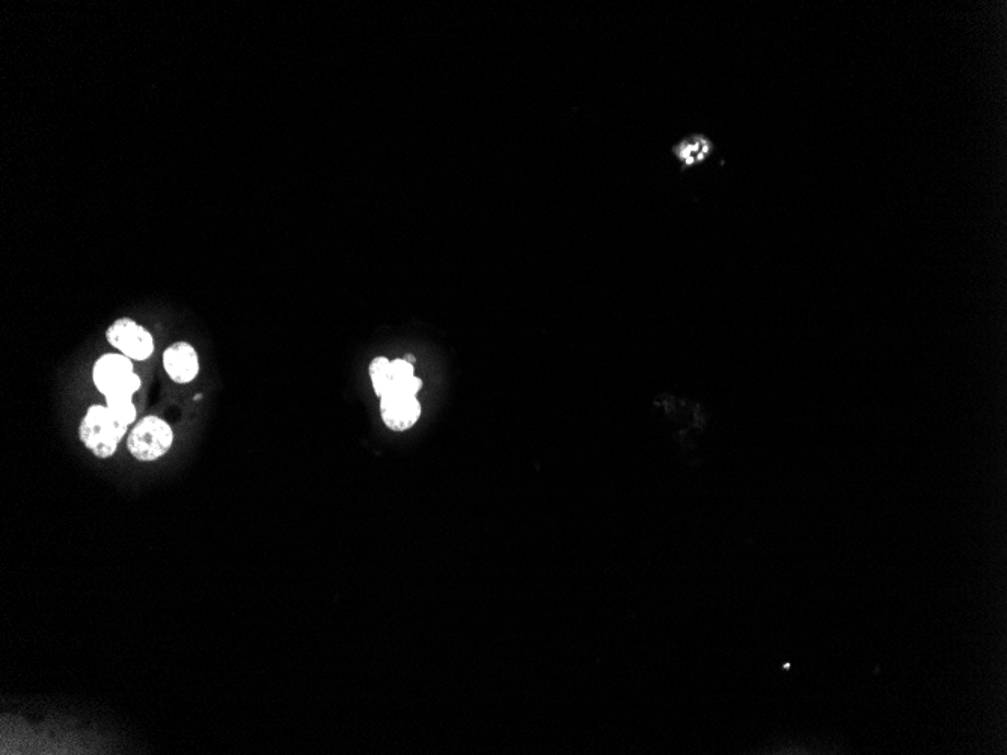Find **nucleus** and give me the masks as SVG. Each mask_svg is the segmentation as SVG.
Listing matches in <instances>:
<instances>
[{
  "label": "nucleus",
  "instance_id": "obj_9",
  "mask_svg": "<svg viewBox=\"0 0 1007 755\" xmlns=\"http://www.w3.org/2000/svg\"><path fill=\"white\" fill-rule=\"evenodd\" d=\"M403 361L408 362V364L414 365L415 364V356L414 355H405V358H403Z\"/></svg>",
  "mask_w": 1007,
  "mask_h": 755
},
{
  "label": "nucleus",
  "instance_id": "obj_8",
  "mask_svg": "<svg viewBox=\"0 0 1007 755\" xmlns=\"http://www.w3.org/2000/svg\"><path fill=\"white\" fill-rule=\"evenodd\" d=\"M674 156L682 163L683 168L689 169L706 162L714 153V142L704 135H691L682 139L673 148Z\"/></svg>",
  "mask_w": 1007,
  "mask_h": 755
},
{
  "label": "nucleus",
  "instance_id": "obj_1",
  "mask_svg": "<svg viewBox=\"0 0 1007 755\" xmlns=\"http://www.w3.org/2000/svg\"><path fill=\"white\" fill-rule=\"evenodd\" d=\"M129 425L124 424L108 406L92 404L80 422V441L98 459L114 456Z\"/></svg>",
  "mask_w": 1007,
  "mask_h": 755
},
{
  "label": "nucleus",
  "instance_id": "obj_7",
  "mask_svg": "<svg viewBox=\"0 0 1007 755\" xmlns=\"http://www.w3.org/2000/svg\"><path fill=\"white\" fill-rule=\"evenodd\" d=\"M163 367L172 382L186 385L199 374L198 353L186 341H178L163 353Z\"/></svg>",
  "mask_w": 1007,
  "mask_h": 755
},
{
  "label": "nucleus",
  "instance_id": "obj_2",
  "mask_svg": "<svg viewBox=\"0 0 1007 755\" xmlns=\"http://www.w3.org/2000/svg\"><path fill=\"white\" fill-rule=\"evenodd\" d=\"M174 444V431L165 419L145 416L130 431L127 448L139 462H154L165 456Z\"/></svg>",
  "mask_w": 1007,
  "mask_h": 755
},
{
  "label": "nucleus",
  "instance_id": "obj_6",
  "mask_svg": "<svg viewBox=\"0 0 1007 755\" xmlns=\"http://www.w3.org/2000/svg\"><path fill=\"white\" fill-rule=\"evenodd\" d=\"M383 422L394 431L409 430L420 419V401L415 395L389 394L380 403Z\"/></svg>",
  "mask_w": 1007,
  "mask_h": 755
},
{
  "label": "nucleus",
  "instance_id": "obj_5",
  "mask_svg": "<svg viewBox=\"0 0 1007 755\" xmlns=\"http://www.w3.org/2000/svg\"><path fill=\"white\" fill-rule=\"evenodd\" d=\"M133 374L135 371H133L132 359L127 358L126 355H118V353H106L102 358L97 359L94 368H92V380H94L95 388L103 395L129 382Z\"/></svg>",
  "mask_w": 1007,
  "mask_h": 755
},
{
  "label": "nucleus",
  "instance_id": "obj_10",
  "mask_svg": "<svg viewBox=\"0 0 1007 755\" xmlns=\"http://www.w3.org/2000/svg\"><path fill=\"white\" fill-rule=\"evenodd\" d=\"M201 398H203V394H196L195 395V401H199V400H201Z\"/></svg>",
  "mask_w": 1007,
  "mask_h": 755
},
{
  "label": "nucleus",
  "instance_id": "obj_4",
  "mask_svg": "<svg viewBox=\"0 0 1007 755\" xmlns=\"http://www.w3.org/2000/svg\"><path fill=\"white\" fill-rule=\"evenodd\" d=\"M109 344L132 361H147L154 353V338L132 318H120L106 332Z\"/></svg>",
  "mask_w": 1007,
  "mask_h": 755
},
{
  "label": "nucleus",
  "instance_id": "obj_3",
  "mask_svg": "<svg viewBox=\"0 0 1007 755\" xmlns=\"http://www.w3.org/2000/svg\"><path fill=\"white\" fill-rule=\"evenodd\" d=\"M370 376L374 392L380 398L389 394H409L417 397L423 382L414 374V365L403 359L389 362L386 358H376L370 365Z\"/></svg>",
  "mask_w": 1007,
  "mask_h": 755
}]
</instances>
